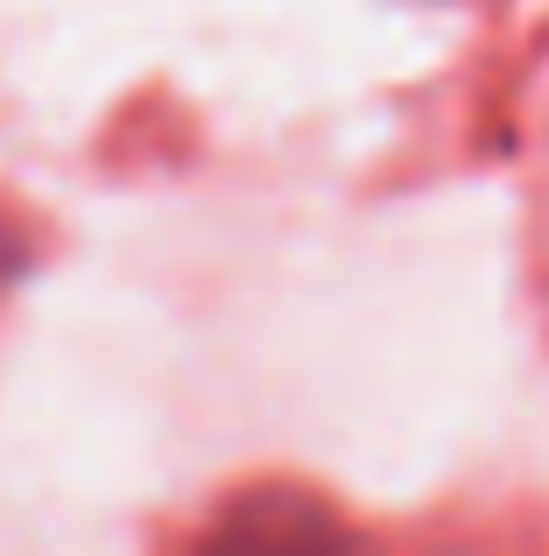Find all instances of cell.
<instances>
[{
  "instance_id": "1",
  "label": "cell",
  "mask_w": 549,
  "mask_h": 556,
  "mask_svg": "<svg viewBox=\"0 0 549 556\" xmlns=\"http://www.w3.org/2000/svg\"><path fill=\"white\" fill-rule=\"evenodd\" d=\"M14 268H22V240H14V232L0 226V289L14 282Z\"/></svg>"
}]
</instances>
